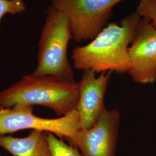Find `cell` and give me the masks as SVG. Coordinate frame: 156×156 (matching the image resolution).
Masks as SVG:
<instances>
[{
  "instance_id": "6da1fadb",
  "label": "cell",
  "mask_w": 156,
  "mask_h": 156,
  "mask_svg": "<svg viewBox=\"0 0 156 156\" xmlns=\"http://www.w3.org/2000/svg\"><path fill=\"white\" fill-rule=\"evenodd\" d=\"M142 17L136 11L119 24H108L87 45L76 46L72 53L73 66L80 71L96 73H128L129 47Z\"/></svg>"
},
{
  "instance_id": "7a4b0ae2",
  "label": "cell",
  "mask_w": 156,
  "mask_h": 156,
  "mask_svg": "<svg viewBox=\"0 0 156 156\" xmlns=\"http://www.w3.org/2000/svg\"><path fill=\"white\" fill-rule=\"evenodd\" d=\"M79 98L78 83L50 76H24L9 88L0 91V109L18 104L38 105L51 109L60 116L75 110Z\"/></svg>"
},
{
  "instance_id": "3957f363",
  "label": "cell",
  "mask_w": 156,
  "mask_h": 156,
  "mask_svg": "<svg viewBox=\"0 0 156 156\" xmlns=\"http://www.w3.org/2000/svg\"><path fill=\"white\" fill-rule=\"evenodd\" d=\"M72 38V28L66 15L49 6L38 44L37 66L32 75L75 82V73L67 56Z\"/></svg>"
},
{
  "instance_id": "277c9868",
  "label": "cell",
  "mask_w": 156,
  "mask_h": 156,
  "mask_svg": "<svg viewBox=\"0 0 156 156\" xmlns=\"http://www.w3.org/2000/svg\"><path fill=\"white\" fill-rule=\"evenodd\" d=\"M80 128V117L76 109L65 116L46 119L35 115L33 106L18 104L0 115V135L24 129L37 130L54 134L69 144Z\"/></svg>"
},
{
  "instance_id": "5b68a950",
  "label": "cell",
  "mask_w": 156,
  "mask_h": 156,
  "mask_svg": "<svg viewBox=\"0 0 156 156\" xmlns=\"http://www.w3.org/2000/svg\"><path fill=\"white\" fill-rule=\"evenodd\" d=\"M124 0H50V5L62 12L79 43L92 40L108 25L114 8Z\"/></svg>"
},
{
  "instance_id": "8992f818",
  "label": "cell",
  "mask_w": 156,
  "mask_h": 156,
  "mask_svg": "<svg viewBox=\"0 0 156 156\" xmlns=\"http://www.w3.org/2000/svg\"><path fill=\"white\" fill-rule=\"evenodd\" d=\"M120 124L119 111L106 109L93 127L80 128L69 145L82 156H116Z\"/></svg>"
},
{
  "instance_id": "52a82bcc",
  "label": "cell",
  "mask_w": 156,
  "mask_h": 156,
  "mask_svg": "<svg viewBox=\"0 0 156 156\" xmlns=\"http://www.w3.org/2000/svg\"><path fill=\"white\" fill-rule=\"evenodd\" d=\"M128 75L134 83L156 82V28L142 17L129 47Z\"/></svg>"
},
{
  "instance_id": "ba28073f",
  "label": "cell",
  "mask_w": 156,
  "mask_h": 156,
  "mask_svg": "<svg viewBox=\"0 0 156 156\" xmlns=\"http://www.w3.org/2000/svg\"><path fill=\"white\" fill-rule=\"evenodd\" d=\"M112 73L111 71L101 73L97 77L96 73L91 70L83 71L78 82L79 98L76 108L81 128L93 127L106 110L104 98Z\"/></svg>"
},
{
  "instance_id": "9c48e42d",
  "label": "cell",
  "mask_w": 156,
  "mask_h": 156,
  "mask_svg": "<svg viewBox=\"0 0 156 156\" xmlns=\"http://www.w3.org/2000/svg\"><path fill=\"white\" fill-rule=\"evenodd\" d=\"M0 147L13 156H51L47 133L37 130L24 138L0 135Z\"/></svg>"
},
{
  "instance_id": "30bf717a",
  "label": "cell",
  "mask_w": 156,
  "mask_h": 156,
  "mask_svg": "<svg viewBox=\"0 0 156 156\" xmlns=\"http://www.w3.org/2000/svg\"><path fill=\"white\" fill-rule=\"evenodd\" d=\"M47 136L51 156H82L76 147L66 144L54 134L47 133Z\"/></svg>"
},
{
  "instance_id": "8fae6325",
  "label": "cell",
  "mask_w": 156,
  "mask_h": 156,
  "mask_svg": "<svg viewBox=\"0 0 156 156\" xmlns=\"http://www.w3.org/2000/svg\"><path fill=\"white\" fill-rule=\"evenodd\" d=\"M27 9L23 0H0V22L6 14H21ZM1 42V39H0Z\"/></svg>"
},
{
  "instance_id": "7c38bea8",
  "label": "cell",
  "mask_w": 156,
  "mask_h": 156,
  "mask_svg": "<svg viewBox=\"0 0 156 156\" xmlns=\"http://www.w3.org/2000/svg\"><path fill=\"white\" fill-rule=\"evenodd\" d=\"M135 11L149 20L156 28V0H139Z\"/></svg>"
},
{
  "instance_id": "4fadbf2b",
  "label": "cell",
  "mask_w": 156,
  "mask_h": 156,
  "mask_svg": "<svg viewBox=\"0 0 156 156\" xmlns=\"http://www.w3.org/2000/svg\"><path fill=\"white\" fill-rule=\"evenodd\" d=\"M6 109H0V115H2L4 112L5 111Z\"/></svg>"
},
{
  "instance_id": "5bb4252c",
  "label": "cell",
  "mask_w": 156,
  "mask_h": 156,
  "mask_svg": "<svg viewBox=\"0 0 156 156\" xmlns=\"http://www.w3.org/2000/svg\"><path fill=\"white\" fill-rule=\"evenodd\" d=\"M0 156H1V154H0Z\"/></svg>"
}]
</instances>
